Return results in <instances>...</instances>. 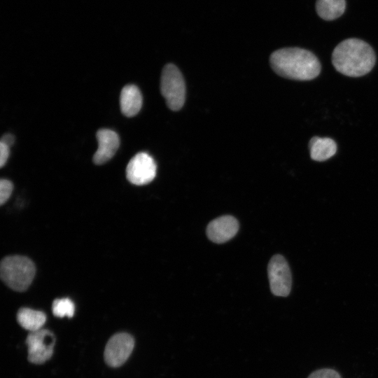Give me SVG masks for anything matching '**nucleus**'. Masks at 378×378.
Wrapping results in <instances>:
<instances>
[{"label":"nucleus","mask_w":378,"mask_h":378,"mask_svg":"<svg viewBox=\"0 0 378 378\" xmlns=\"http://www.w3.org/2000/svg\"><path fill=\"white\" fill-rule=\"evenodd\" d=\"M267 272L272 293L276 296H288L290 292L292 279L286 259L281 255H274L268 264Z\"/></svg>","instance_id":"obj_6"},{"label":"nucleus","mask_w":378,"mask_h":378,"mask_svg":"<svg viewBox=\"0 0 378 378\" xmlns=\"http://www.w3.org/2000/svg\"><path fill=\"white\" fill-rule=\"evenodd\" d=\"M134 346L133 337L127 332L113 335L106 344L104 358L105 363L112 368H118L125 363Z\"/></svg>","instance_id":"obj_8"},{"label":"nucleus","mask_w":378,"mask_h":378,"mask_svg":"<svg viewBox=\"0 0 378 378\" xmlns=\"http://www.w3.org/2000/svg\"><path fill=\"white\" fill-rule=\"evenodd\" d=\"M16 318L18 323L30 332L41 329L46 321V316L43 312L27 307L20 309Z\"/></svg>","instance_id":"obj_13"},{"label":"nucleus","mask_w":378,"mask_h":378,"mask_svg":"<svg viewBox=\"0 0 378 378\" xmlns=\"http://www.w3.org/2000/svg\"><path fill=\"white\" fill-rule=\"evenodd\" d=\"M156 171L157 166L153 158L147 153L140 152L129 161L126 177L134 185L144 186L155 178Z\"/></svg>","instance_id":"obj_7"},{"label":"nucleus","mask_w":378,"mask_h":378,"mask_svg":"<svg viewBox=\"0 0 378 378\" xmlns=\"http://www.w3.org/2000/svg\"><path fill=\"white\" fill-rule=\"evenodd\" d=\"M120 106L122 113L127 117L136 115L142 106V95L134 85H127L121 90Z\"/></svg>","instance_id":"obj_11"},{"label":"nucleus","mask_w":378,"mask_h":378,"mask_svg":"<svg viewBox=\"0 0 378 378\" xmlns=\"http://www.w3.org/2000/svg\"><path fill=\"white\" fill-rule=\"evenodd\" d=\"M270 62L278 75L293 80H312L319 75L321 69L316 56L300 48L279 49L272 53Z\"/></svg>","instance_id":"obj_1"},{"label":"nucleus","mask_w":378,"mask_h":378,"mask_svg":"<svg viewBox=\"0 0 378 378\" xmlns=\"http://www.w3.org/2000/svg\"><path fill=\"white\" fill-rule=\"evenodd\" d=\"M307 378H342L339 372L330 368H323L314 371Z\"/></svg>","instance_id":"obj_17"},{"label":"nucleus","mask_w":378,"mask_h":378,"mask_svg":"<svg viewBox=\"0 0 378 378\" xmlns=\"http://www.w3.org/2000/svg\"><path fill=\"white\" fill-rule=\"evenodd\" d=\"M13 185L7 179L0 181V204L3 205L9 199L13 192Z\"/></svg>","instance_id":"obj_16"},{"label":"nucleus","mask_w":378,"mask_h":378,"mask_svg":"<svg viewBox=\"0 0 378 378\" xmlns=\"http://www.w3.org/2000/svg\"><path fill=\"white\" fill-rule=\"evenodd\" d=\"M239 230V223L232 216H223L209 223L206 235L215 243H223L232 239Z\"/></svg>","instance_id":"obj_10"},{"label":"nucleus","mask_w":378,"mask_h":378,"mask_svg":"<svg viewBox=\"0 0 378 378\" xmlns=\"http://www.w3.org/2000/svg\"><path fill=\"white\" fill-rule=\"evenodd\" d=\"M52 311L53 315L57 317L71 318L74 314L75 306L69 298L55 299L52 304Z\"/></svg>","instance_id":"obj_15"},{"label":"nucleus","mask_w":378,"mask_h":378,"mask_svg":"<svg viewBox=\"0 0 378 378\" xmlns=\"http://www.w3.org/2000/svg\"><path fill=\"white\" fill-rule=\"evenodd\" d=\"M376 56L365 41L350 38L340 42L332 54V62L340 73L350 77H360L374 67Z\"/></svg>","instance_id":"obj_2"},{"label":"nucleus","mask_w":378,"mask_h":378,"mask_svg":"<svg viewBox=\"0 0 378 378\" xmlns=\"http://www.w3.org/2000/svg\"><path fill=\"white\" fill-rule=\"evenodd\" d=\"M35 273L34 263L25 256H6L1 262V279L8 287L15 291L26 290L31 285Z\"/></svg>","instance_id":"obj_3"},{"label":"nucleus","mask_w":378,"mask_h":378,"mask_svg":"<svg viewBox=\"0 0 378 378\" xmlns=\"http://www.w3.org/2000/svg\"><path fill=\"white\" fill-rule=\"evenodd\" d=\"M346 9L345 0H316V10L325 20H333L340 17Z\"/></svg>","instance_id":"obj_14"},{"label":"nucleus","mask_w":378,"mask_h":378,"mask_svg":"<svg viewBox=\"0 0 378 378\" xmlns=\"http://www.w3.org/2000/svg\"><path fill=\"white\" fill-rule=\"evenodd\" d=\"M98 148L93 155V162L96 164H103L110 160L120 145L118 134L109 129H100L96 134Z\"/></svg>","instance_id":"obj_9"},{"label":"nucleus","mask_w":378,"mask_h":378,"mask_svg":"<svg viewBox=\"0 0 378 378\" xmlns=\"http://www.w3.org/2000/svg\"><path fill=\"white\" fill-rule=\"evenodd\" d=\"M0 142L10 147L15 142V136L11 134H6L3 135Z\"/></svg>","instance_id":"obj_19"},{"label":"nucleus","mask_w":378,"mask_h":378,"mask_svg":"<svg viewBox=\"0 0 378 378\" xmlns=\"http://www.w3.org/2000/svg\"><path fill=\"white\" fill-rule=\"evenodd\" d=\"M311 158L315 161H325L333 156L337 151V145L330 138L314 136L309 143Z\"/></svg>","instance_id":"obj_12"},{"label":"nucleus","mask_w":378,"mask_h":378,"mask_svg":"<svg viewBox=\"0 0 378 378\" xmlns=\"http://www.w3.org/2000/svg\"><path fill=\"white\" fill-rule=\"evenodd\" d=\"M160 90L171 110L178 111L182 108L185 102L186 86L181 71L174 64H168L163 68Z\"/></svg>","instance_id":"obj_4"},{"label":"nucleus","mask_w":378,"mask_h":378,"mask_svg":"<svg viewBox=\"0 0 378 378\" xmlns=\"http://www.w3.org/2000/svg\"><path fill=\"white\" fill-rule=\"evenodd\" d=\"M28 360L34 364H42L51 358L55 343L54 334L48 329L30 332L26 338Z\"/></svg>","instance_id":"obj_5"},{"label":"nucleus","mask_w":378,"mask_h":378,"mask_svg":"<svg viewBox=\"0 0 378 378\" xmlns=\"http://www.w3.org/2000/svg\"><path fill=\"white\" fill-rule=\"evenodd\" d=\"M10 154V147L0 142V167H2L6 163Z\"/></svg>","instance_id":"obj_18"}]
</instances>
